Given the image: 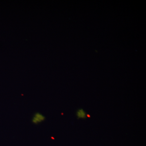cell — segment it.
<instances>
[{"mask_svg":"<svg viewBox=\"0 0 146 146\" xmlns=\"http://www.w3.org/2000/svg\"><path fill=\"white\" fill-rule=\"evenodd\" d=\"M45 120L44 116L39 113H36L33 119V122L35 124H38L42 122Z\"/></svg>","mask_w":146,"mask_h":146,"instance_id":"cell-1","label":"cell"}]
</instances>
